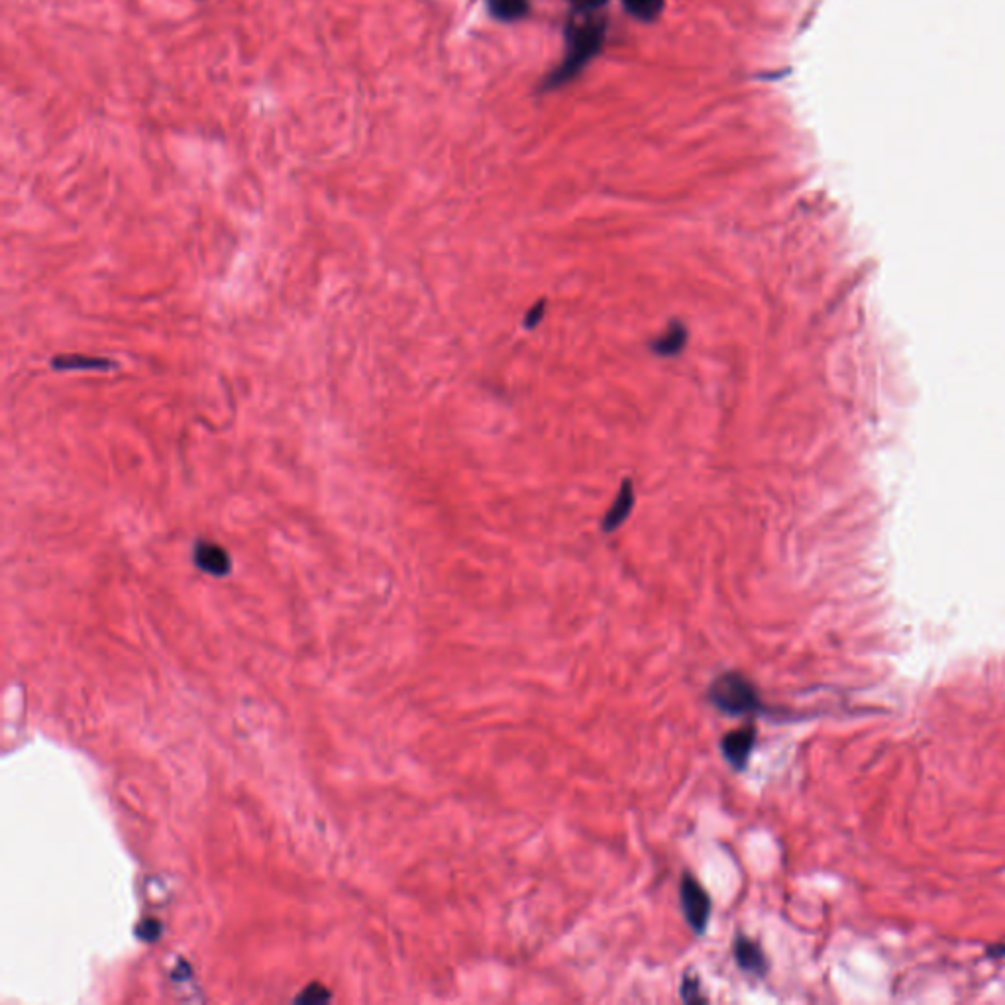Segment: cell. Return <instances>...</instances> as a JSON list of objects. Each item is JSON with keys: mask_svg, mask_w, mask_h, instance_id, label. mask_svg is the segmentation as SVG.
<instances>
[{"mask_svg": "<svg viewBox=\"0 0 1005 1005\" xmlns=\"http://www.w3.org/2000/svg\"><path fill=\"white\" fill-rule=\"evenodd\" d=\"M193 560L199 570H203L209 576H228L232 570V560L230 554L211 540H199L193 548Z\"/></svg>", "mask_w": 1005, "mask_h": 1005, "instance_id": "277c9868", "label": "cell"}, {"mask_svg": "<svg viewBox=\"0 0 1005 1005\" xmlns=\"http://www.w3.org/2000/svg\"><path fill=\"white\" fill-rule=\"evenodd\" d=\"M578 10H597L601 8L607 0H570Z\"/></svg>", "mask_w": 1005, "mask_h": 1005, "instance_id": "2e32d148", "label": "cell"}, {"mask_svg": "<svg viewBox=\"0 0 1005 1005\" xmlns=\"http://www.w3.org/2000/svg\"><path fill=\"white\" fill-rule=\"evenodd\" d=\"M489 12L501 22H515L527 16L530 0H487Z\"/></svg>", "mask_w": 1005, "mask_h": 1005, "instance_id": "30bf717a", "label": "cell"}, {"mask_svg": "<svg viewBox=\"0 0 1005 1005\" xmlns=\"http://www.w3.org/2000/svg\"><path fill=\"white\" fill-rule=\"evenodd\" d=\"M542 317H544V303H538V305L530 311L529 315H527V318H525V326H529V328L536 326V324L542 320Z\"/></svg>", "mask_w": 1005, "mask_h": 1005, "instance_id": "9a60e30c", "label": "cell"}, {"mask_svg": "<svg viewBox=\"0 0 1005 1005\" xmlns=\"http://www.w3.org/2000/svg\"><path fill=\"white\" fill-rule=\"evenodd\" d=\"M754 739H756V729L752 725H746V727H741L737 731H731V733H727L723 737L721 750H723L727 762L735 770H744L746 768L750 752L754 748Z\"/></svg>", "mask_w": 1005, "mask_h": 1005, "instance_id": "5b68a950", "label": "cell"}, {"mask_svg": "<svg viewBox=\"0 0 1005 1005\" xmlns=\"http://www.w3.org/2000/svg\"><path fill=\"white\" fill-rule=\"evenodd\" d=\"M711 703L727 715H744L762 709V701L752 682L739 672L719 676L709 688Z\"/></svg>", "mask_w": 1005, "mask_h": 1005, "instance_id": "7a4b0ae2", "label": "cell"}, {"mask_svg": "<svg viewBox=\"0 0 1005 1005\" xmlns=\"http://www.w3.org/2000/svg\"><path fill=\"white\" fill-rule=\"evenodd\" d=\"M625 10L640 22L656 20L664 10V0H623Z\"/></svg>", "mask_w": 1005, "mask_h": 1005, "instance_id": "8fae6325", "label": "cell"}, {"mask_svg": "<svg viewBox=\"0 0 1005 1005\" xmlns=\"http://www.w3.org/2000/svg\"><path fill=\"white\" fill-rule=\"evenodd\" d=\"M735 958L744 972L762 976L766 972V958L758 943L748 937H739L735 943Z\"/></svg>", "mask_w": 1005, "mask_h": 1005, "instance_id": "8992f818", "label": "cell"}, {"mask_svg": "<svg viewBox=\"0 0 1005 1005\" xmlns=\"http://www.w3.org/2000/svg\"><path fill=\"white\" fill-rule=\"evenodd\" d=\"M328 1000H330L328 990H326V988H322V986H318V984L309 986V988H307V990H305V992L297 998V1002H303V1004H309V1002L320 1004V1002H328Z\"/></svg>", "mask_w": 1005, "mask_h": 1005, "instance_id": "7c38bea8", "label": "cell"}, {"mask_svg": "<svg viewBox=\"0 0 1005 1005\" xmlns=\"http://www.w3.org/2000/svg\"><path fill=\"white\" fill-rule=\"evenodd\" d=\"M52 366L57 371H106L108 368H112L114 364H112L110 360H105V358H89V356H79V354H73V356H57V358H53Z\"/></svg>", "mask_w": 1005, "mask_h": 1005, "instance_id": "9c48e42d", "label": "cell"}, {"mask_svg": "<svg viewBox=\"0 0 1005 1005\" xmlns=\"http://www.w3.org/2000/svg\"><path fill=\"white\" fill-rule=\"evenodd\" d=\"M605 42V20L597 10H578L566 28V55L562 65L548 77L544 89H556L572 81L583 67L601 52Z\"/></svg>", "mask_w": 1005, "mask_h": 1005, "instance_id": "6da1fadb", "label": "cell"}, {"mask_svg": "<svg viewBox=\"0 0 1005 1005\" xmlns=\"http://www.w3.org/2000/svg\"><path fill=\"white\" fill-rule=\"evenodd\" d=\"M680 900H682V909H684L689 927L695 933H703L709 923V917H711V900H709V894L705 892V888L691 874H684V878H682Z\"/></svg>", "mask_w": 1005, "mask_h": 1005, "instance_id": "3957f363", "label": "cell"}, {"mask_svg": "<svg viewBox=\"0 0 1005 1005\" xmlns=\"http://www.w3.org/2000/svg\"><path fill=\"white\" fill-rule=\"evenodd\" d=\"M633 503H635L633 485H631V481H625V485L621 487V491H619V495H617L611 511L603 519V530L605 532H613V530L619 529L627 521V517L631 515Z\"/></svg>", "mask_w": 1005, "mask_h": 1005, "instance_id": "52a82bcc", "label": "cell"}, {"mask_svg": "<svg viewBox=\"0 0 1005 1005\" xmlns=\"http://www.w3.org/2000/svg\"><path fill=\"white\" fill-rule=\"evenodd\" d=\"M140 927H142V929H140V937H142L144 941H154V939H158L159 931H161L159 921H156V919H148V921H144Z\"/></svg>", "mask_w": 1005, "mask_h": 1005, "instance_id": "5bb4252c", "label": "cell"}, {"mask_svg": "<svg viewBox=\"0 0 1005 1005\" xmlns=\"http://www.w3.org/2000/svg\"><path fill=\"white\" fill-rule=\"evenodd\" d=\"M686 338H688L686 326L682 322H672L666 328V332L652 342V350L658 356H678L686 346Z\"/></svg>", "mask_w": 1005, "mask_h": 1005, "instance_id": "ba28073f", "label": "cell"}, {"mask_svg": "<svg viewBox=\"0 0 1005 1005\" xmlns=\"http://www.w3.org/2000/svg\"><path fill=\"white\" fill-rule=\"evenodd\" d=\"M682 998L686 1002H699V1000H705L701 996V984L697 978H691L688 976L684 982H682Z\"/></svg>", "mask_w": 1005, "mask_h": 1005, "instance_id": "4fadbf2b", "label": "cell"}]
</instances>
